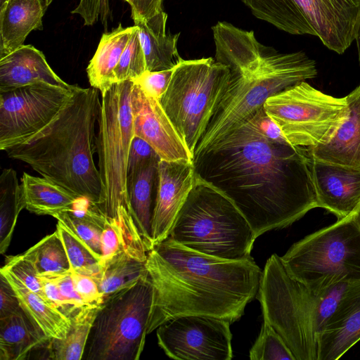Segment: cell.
<instances>
[{"label": "cell", "mask_w": 360, "mask_h": 360, "mask_svg": "<svg viewBox=\"0 0 360 360\" xmlns=\"http://www.w3.org/2000/svg\"><path fill=\"white\" fill-rule=\"evenodd\" d=\"M195 173L235 204L256 238L318 207L307 148L271 141L248 121L193 155Z\"/></svg>", "instance_id": "6da1fadb"}, {"label": "cell", "mask_w": 360, "mask_h": 360, "mask_svg": "<svg viewBox=\"0 0 360 360\" xmlns=\"http://www.w3.org/2000/svg\"><path fill=\"white\" fill-rule=\"evenodd\" d=\"M153 286L147 333L169 319L203 315L231 323L257 295L262 271L252 257L227 260L188 249L169 237L147 252Z\"/></svg>", "instance_id": "7a4b0ae2"}, {"label": "cell", "mask_w": 360, "mask_h": 360, "mask_svg": "<svg viewBox=\"0 0 360 360\" xmlns=\"http://www.w3.org/2000/svg\"><path fill=\"white\" fill-rule=\"evenodd\" d=\"M99 90L76 85L58 114L43 129L5 150L9 158L28 164L42 177L61 186L99 208L103 185L94 160Z\"/></svg>", "instance_id": "3957f363"}, {"label": "cell", "mask_w": 360, "mask_h": 360, "mask_svg": "<svg viewBox=\"0 0 360 360\" xmlns=\"http://www.w3.org/2000/svg\"><path fill=\"white\" fill-rule=\"evenodd\" d=\"M194 154L206 149L250 118L274 94L317 75L316 64L304 51L280 53L266 46L248 68L231 73Z\"/></svg>", "instance_id": "277c9868"}, {"label": "cell", "mask_w": 360, "mask_h": 360, "mask_svg": "<svg viewBox=\"0 0 360 360\" xmlns=\"http://www.w3.org/2000/svg\"><path fill=\"white\" fill-rule=\"evenodd\" d=\"M168 237L191 250L227 260L250 257L256 240L231 200L196 174Z\"/></svg>", "instance_id": "5b68a950"}, {"label": "cell", "mask_w": 360, "mask_h": 360, "mask_svg": "<svg viewBox=\"0 0 360 360\" xmlns=\"http://www.w3.org/2000/svg\"><path fill=\"white\" fill-rule=\"evenodd\" d=\"M133 84L132 80L115 83L101 95L96 139L98 169L103 185V201L99 209L108 220L118 223L129 242L141 238L127 192L128 158L134 136Z\"/></svg>", "instance_id": "8992f818"}, {"label": "cell", "mask_w": 360, "mask_h": 360, "mask_svg": "<svg viewBox=\"0 0 360 360\" xmlns=\"http://www.w3.org/2000/svg\"><path fill=\"white\" fill-rule=\"evenodd\" d=\"M215 58L181 59L159 102L193 158L195 150L231 80Z\"/></svg>", "instance_id": "52a82bcc"}, {"label": "cell", "mask_w": 360, "mask_h": 360, "mask_svg": "<svg viewBox=\"0 0 360 360\" xmlns=\"http://www.w3.org/2000/svg\"><path fill=\"white\" fill-rule=\"evenodd\" d=\"M288 272L315 295L340 281L360 280V228L353 215L295 243L281 257Z\"/></svg>", "instance_id": "ba28073f"}, {"label": "cell", "mask_w": 360, "mask_h": 360, "mask_svg": "<svg viewBox=\"0 0 360 360\" xmlns=\"http://www.w3.org/2000/svg\"><path fill=\"white\" fill-rule=\"evenodd\" d=\"M256 298L264 320L281 337L295 360H317L316 295L288 272L276 254L266 262Z\"/></svg>", "instance_id": "9c48e42d"}, {"label": "cell", "mask_w": 360, "mask_h": 360, "mask_svg": "<svg viewBox=\"0 0 360 360\" xmlns=\"http://www.w3.org/2000/svg\"><path fill=\"white\" fill-rule=\"evenodd\" d=\"M257 19L293 35L317 37L342 54L354 40L360 0H240Z\"/></svg>", "instance_id": "30bf717a"}, {"label": "cell", "mask_w": 360, "mask_h": 360, "mask_svg": "<svg viewBox=\"0 0 360 360\" xmlns=\"http://www.w3.org/2000/svg\"><path fill=\"white\" fill-rule=\"evenodd\" d=\"M149 275L106 299L93 324L90 360H138L143 350L153 301Z\"/></svg>", "instance_id": "8fae6325"}, {"label": "cell", "mask_w": 360, "mask_h": 360, "mask_svg": "<svg viewBox=\"0 0 360 360\" xmlns=\"http://www.w3.org/2000/svg\"><path fill=\"white\" fill-rule=\"evenodd\" d=\"M264 108L290 144L304 148L328 143L348 113L346 97L326 94L305 81L271 96Z\"/></svg>", "instance_id": "7c38bea8"}, {"label": "cell", "mask_w": 360, "mask_h": 360, "mask_svg": "<svg viewBox=\"0 0 360 360\" xmlns=\"http://www.w3.org/2000/svg\"><path fill=\"white\" fill-rule=\"evenodd\" d=\"M75 86L38 83L0 91V150L22 143L43 129L58 114Z\"/></svg>", "instance_id": "4fadbf2b"}, {"label": "cell", "mask_w": 360, "mask_h": 360, "mask_svg": "<svg viewBox=\"0 0 360 360\" xmlns=\"http://www.w3.org/2000/svg\"><path fill=\"white\" fill-rule=\"evenodd\" d=\"M231 323L203 315L169 319L156 330L158 343L165 354L177 360H231Z\"/></svg>", "instance_id": "5bb4252c"}, {"label": "cell", "mask_w": 360, "mask_h": 360, "mask_svg": "<svg viewBox=\"0 0 360 360\" xmlns=\"http://www.w3.org/2000/svg\"><path fill=\"white\" fill-rule=\"evenodd\" d=\"M131 106L134 135L146 141L160 160L193 161L192 155L159 100L147 94L134 82Z\"/></svg>", "instance_id": "9a60e30c"}, {"label": "cell", "mask_w": 360, "mask_h": 360, "mask_svg": "<svg viewBox=\"0 0 360 360\" xmlns=\"http://www.w3.org/2000/svg\"><path fill=\"white\" fill-rule=\"evenodd\" d=\"M193 161L160 160L152 219V244L166 239L194 184Z\"/></svg>", "instance_id": "2e32d148"}, {"label": "cell", "mask_w": 360, "mask_h": 360, "mask_svg": "<svg viewBox=\"0 0 360 360\" xmlns=\"http://www.w3.org/2000/svg\"><path fill=\"white\" fill-rule=\"evenodd\" d=\"M311 174L318 207L338 219L355 214L360 205V169L311 159Z\"/></svg>", "instance_id": "e0dca14e"}, {"label": "cell", "mask_w": 360, "mask_h": 360, "mask_svg": "<svg viewBox=\"0 0 360 360\" xmlns=\"http://www.w3.org/2000/svg\"><path fill=\"white\" fill-rule=\"evenodd\" d=\"M360 340V280L354 281L317 336V360H337Z\"/></svg>", "instance_id": "ac0fdd59"}, {"label": "cell", "mask_w": 360, "mask_h": 360, "mask_svg": "<svg viewBox=\"0 0 360 360\" xmlns=\"http://www.w3.org/2000/svg\"><path fill=\"white\" fill-rule=\"evenodd\" d=\"M46 83L71 89L46 61L44 53L32 45H22L0 58V91L27 85Z\"/></svg>", "instance_id": "d6986e66"}, {"label": "cell", "mask_w": 360, "mask_h": 360, "mask_svg": "<svg viewBox=\"0 0 360 360\" xmlns=\"http://www.w3.org/2000/svg\"><path fill=\"white\" fill-rule=\"evenodd\" d=\"M345 97L347 116L332 139L307 148L313 160L360 169V85Z\"/></svg>", "instance_id": "ffe728a7"}, {"label": "cell", "mask_w": 360, "mask_h": 360, "mask_svg": "<svg viewBox=\"0 0 360 360\" xmlns=\"http://www.w3.org/2000/svg\"><path fill=\"white\" fill-rule=\"evenodd\" d=\"M45 0H8L0 8V58L22 45L33 30H42Z\"/></svg>", "instance_id": "44dd1931"}, {"label": "cell", "mask_w": 360, "mask_h": 360, "mask_svg": "<svg viewBox=\"0 0 360 360\" xmlns=\"http://www.w3.org/2000/svg\"><path fill=\"white\" fill-rule=\"evenodd\" d=\"M167 21L163 10L148 19L134 20L148 71L172 69L182 59L177 49L180 34L168 32Z\"/></svg>", "instance_id": "7402d4cb"}, {"label": "cell", "mask_w": 360, "mask_h": 360, "mask_svg": "<svg viewBox=\"0 0 360 360\" xmlns=\"http://www.w3.org/2000/svg\"><path fill=\"white\" fill-rule=\"evenodd\" d=\"M50 339L21 308L0 318V360H23Z\"/></svg>", "instance_id": "603a6c76"}, {"label": "cell", "mask_w": 360, "mask_h": 360, "mask_svg": "<svg viewBox=\"0 0 360 360\" xmlns=\"http://www.w3.org/2000/svg\"><path fill=\"white\" fill-rule=\"evenodd\" d=\"M136 28V25L124 27L120 24L111 32L103 34L86 68L91 86L98 89L101 95L115 84V68Z\"/></svg>", "instance_id": "cb8c5ba5"}, {"label": "cell", "mask_w": 360, "mask_h": 360, "mask_svg": "<svg viewBox=\"0 0 360 360\" xmlns=\"http://www.w3.org/2000/svg\"><path fill=\"white\" fill-rule=\"evenodd\" d=\"M160 160V158H155L146 162L135 176L127 181L128 197L132 214L147 252L153 249V195L157 183Z\"/></svg>", "instance_id": "d4e9b609"}, {"label": "cell", "mask_w": 360, "mask_h": 360, "mask_svg": "<svg viewBox=\"0 0 360 360\" xmlns=\"http://www.w3.org/2000/svg\"><path fill=\"white\" fill-rule=\"evenodd\" d=\"M20 187L25 209L39 215L53 217L74 207L79 197L61 186L44 177H37L24 172Z\"/></svg>", "instance_id": "484cf974"}, {"label": "cell", "mask_w": 360, "mask_h": 360, "mask_svg": "<svg viewBox=\"0 0 360 360\" xmlns=\"http://www.w3.org/2000/svg\"><path fill=\"white\" fill-rule=\"evenodd\" d=\"M14 289L20 305L35 324L50 339H64L70 327L71 319L27 288L11 273L1 269Z\"/></svg>", "instance_id": "4316f807"}, {"label": "cell", "mask_w": 360, "mask_h": 360, "mask_svg": "<svg viewBox=\"0 0 360 360\" xmlns=\"http://www.w3.org/2000/svg\"><path fill=\"white\" fill-rule=\"evenodd\" d=\"M146 260L147 256L124 250L104 262L99 276L95 278L103 302L147 276Z\"/></svg>", "instance_id": "83f0119b"}, {"label": "cell", "mask_w": 360, "mask_h": 360, "mask_svg": "<svg viewBox=\"0 0 360 360\" xmlns=\"http://www.w3.org/2000/svg\"><path fill=\"white\" fill-rule=\"evenodd\" d=\"M54 217L83 240L102 262L101 236L108 220L97 205L80 198L72 209Z\"/></svg>", "instance_id": "f1b7e54d"}, {"label": "cell", "mask_w": 360, "mask_h": 360, "mask_svg": "<svg viewBox=\"0 0 360 360\" xmlns=\"http://www.w3.org/2000/svg\"><path fill=\"white\" fill-rule=\"evenodd\" d=\"M102 305V304H101ZM101 305H84L71 317V327L64 339H51L46 345L48 359L80 360Z\"/></svg>", "instance_id": "f546056e"}, {"label": "cell", "mask_w": 360, "mask_h": 360, "mask_svg": "<svg viewBox=\"0 0 360 360\" xmlns=\"http://www.w3.org/2000/svg\"><path fill=\"white\" fill-rule=\"evenodd\" d=\"M25 203L17 173L12 168L3 169L0 176V253L8 249L18 215Z\"/></svg>", "instance_id": "4dcf8cb0"}, {"label": "cell", "mask_w": 360, "mask_h": 360, "mask_svg": "<svg viewBox=\"0 0 360 360\" xmlns=\"http://www.w3.org/2000/svg\"><path fill=\"white\" fill-rule=\"evenodd\" d=\"M24 255L34 264L39 276L72 271L66 250L57 230L43 238Z\"/></svg>", "instance_id": "1f68e13d"}, {"label": "cell", "mask_w": 360, "mask_h": 360, "mask_svg": "<svg viewBox=\"0 0 360 360\" xmlns=\"http://www.w3.org/2000/svg\"><path fill=\"white\" fill-rule=\"evenodd\" d=\"M70 264L71 271L96 278L102 269L101 260L73 231L60 221L56 225Z\"/></svg>", "instance_id": "d6a6232c"}, {"label": "cell", "mask_w": 360, "mask_h": 360, "mask_svg": "<svg viewBox=\"0 0 360 360\" xmlns=\"http://www.w3.org/2000/svg\"><path fill=\"white\" fill-rule=\"evenodd\" d=\"M249 354L251 360H295L281 337L265 320Z\"/></svg>", "instance_id": "836d02e7"}, {"label": "cell", "mask_w": 360, "mask_h": 360, "mask_svg": "<svg viewBox=\"0 0 360 360\" xmlns=\"http://www.w3.org/2000/svg\"><path fill=\"white\" fill-rule=\"evenodd\" d=\"M146 70H147L145 56L136 27L115 68V83L133 80Z\"/></svg>", "instance_id": "e575fe53"}, {"label": "cell", "mask_w": 360, "mask_h": 360, "mask_svg": "<svg viewBox=\"0 0 360 360\" xmlns=\"http://www.w3.org/2000/svg\"><path fill=\"white\" fill-rule=\"evenodd\" d=\"M354 281L335 283L316 294L315 327L317 333L322 330Z\"/></svg>", "instance_id": "d590c367"}, {"label": "cell", "mask_w": 360, "mask_h": 360, "mask_svg": "<svg viewBox=\"0 0 360 360\" xmlns=\"http://www.w3.org/2000/svg\"><path fill=\"white\" fill-rule=\"evenodd\" d=\"M1 269L11 273L27 288L51 305L46 296L42 281L34 264L24 253L8 257L5 264Z\"/></svg>", "instance_id": "8d00e7d4"}, {"label": "cell", "mask_w": 360, "mask_h": 360, "mask_svg": "<svg viewBox=\"0 0 360 360\" xmlns=\"http://www.w3.org/2000/svg\"><path fill=\"white\" fill-rule=\"evenodd\" d=\"M124 250H131L140 255L147 256V254H141L133 250L118 223L115 221L108 220L101 236V265Z\"/></svg>", "instance_id": "74e56055"}, {"label": "cell", "mask_w": 360, "mask_h": 360, "mask_svg": "<svg viewBox=\"0 0 360 360\" xmlns=\"http://www.w3.org/2000/svg\"><path fill=\"white\" fill-rule=\"evenodd\" d=\"M71 13L79 15L86 26H91L100 20L105 29L111 17L109 0H79Z\"/></svg>", "instance_id": "f35d334b"}, {"label": "cell", "mask_w": 360, "mask_h": 360, "mask_svg": "<svg viewBox=\"0 0 360 360\" xmlns=\"http://www.w3.org/2000/svg\"><path fill=\"white\" fill-rule=\"evenodd\" d=\"M172 69L148 71L133 79L147 94L160 99L166 91L173 72Z\"/></svg>", "instance_id": "ab89813d"}, {"label": "cell", "mask_w": 360, "mask_h": 360, "mask_svg": "<svg viewBox=\"0 0 360 360\" xmlns=\"http://www.w3.org/2000/svg\"><path fill=\"white\" fill-rule=\"evenodd\" d=\"M155 158L160 157L154 148L146 141L134 135L129 153L127 181L135 176L146 162Z\"/></svg>", "instance_id": "60d3db41"}, {"label": "cell", "mask_w": 360, "mask_h": 360, "mask_svg": "<svg viewBox=\"0 0 360 360\" xmlns=\"http://www.w3.org/2000/svg\"><path fill=\"white\" fill-rule=\"evenodd\" d=\"M72 278L76 291L85 305H101L103 303V296L94 278L72 271Z\"/></svg>", "instance_id": "b9f144b4"}, {"label": "cell", "mask_w": 360, "mask_h": 360, "mask_svg": "<svg viewBox=\"0 0 360 360\" xmlns=\"http://www.w3.org/2000/svg\"><path fill=\"white\" fill-rule=\"evenodd\" d=\"M248 120L260 134L267 139L280 143H290L283 134L279 127L268 115L264 106L259 108Z\"/></svg>", "instance_id": "7bdbcfd3"}, {"label": "cell", "mask_w": 360, "mask_h": 360, "mask_svg": "<svg viewBox=\"0 0 360 360\" xmlns=\"http://www.w3.org/2000/svg\"><path fill=\"white\" fill-rule=\"evenodd\" d=\"M46 296L50 304L70 318L78 309L71 305L61 295L55 281L46 276H39ZM80 309V308H79Z\"/></svg>", "instance_id": "ee69618b"}, {"label": "cell", "mask_w": 360, "mask_h": 360, "mask_svg": "<svg viewBox=\"0 0 360 360\" xmlns=\"http://www.w3.org/2000/svg\"><path fill=\"white\" fill-rule=\"evenodd\" d=\"M21 308L19 299L6 276L0 273V318H4Z\"/></svg>", "instance_id": "f6af8a7d"}, {"label": "cell", "mask_w": 360, "mask_h": 360, "mask_svg": "<svg viewBox=\"0 0 360 360\" xmlns=\"http://www.w3.org/2000/svg\"><path fill=\"white\" fill-rule=\"evenodd\" d=\"M42 276L52 278L58 285L61 295L75 308L79 309L85 305L75 288L72 278V271L61 274Z\"/></svg>", "instance_id": "bcb514c9"}, {"label": "cell", "mask_w": 360, "mask_h": 360, "mask_svg": "<svg viewBox=\"0 0 360 360\" xmlns=\"http://www.w3.org/2000/svg\"><path fill=\"white\" fill-rule=\"evenodd\" d=\"M163 0H131V17L133 20L148 19L162 11Z\"/></svg>", "instance_id": "7dc6e473"}, {"label": "cell", "mask_w": 360, "mask_h": 360, "mask_svg": "<svg viewBox=\"0 0 360 360\" xmlns=\"http://www.w3.org/2000/svg\"><path fill=\"white\" fill-rule=\"evenodd\" d=\"M354 39L356 41V46H357V50H358L359 63V66H360V18H359V23H358V26H357V28H356Z\"/></svg>", "instance_id": "c3c4849f"}, {"label": "cell", "mask_w": 360, "mask_h": 360, "mask_svg": "<svg viewBox=\"0 0 360 360\" xmlns=\"http://www.w3.org/2000/svg\"><path fill=\"white\" fill-rule=\"evenodd\" d=\"M354 219L357 224L358 226L360 228V205L355 212V214L353 215Z\"/></svg>", "instance_id": "681fc988"}, {"label": "cell", "mask_w": 360, "mask_h": 360, "mask_svg": "<svg viewBox=\"0 0 360 360\" xmlns=\"http://www.w3.org/2000/svg\"><path fill=\"white\" fill-rule=\"evenodd\" d=\"M7 1L8 0H0V8L2 7Z\"/></svg>", "instance_id": "f907efd6"}, {"label": "cell", "mask_w": 360, "mask_h": 360, "mask_svg": "<svg viewBox=\"0 0 360 360\" xmlns=\"http://www.w3.org/2000/svg\"><path fill=\"white\" fill-rule=\"evenodd\" d=\"M45 1H46V6H49L53 2V0H45Z\"/></svg>", "instance_id": "816d5d0a"}, {"label": "cell", "mask_w": 360, "mask_h": 360, "mask_svg": "<svg viewBox=\"0 0 360 360\" xmlns=\"http://www.w3.org/2000/svg\"><path fill=\"white\" fill-rule=\"evenodd\" d=\"M122 1H125V2H127V3H128V4H129V6H130V4H131V0H122Z\"/></svg>", "instance_id": "f5cc1de1"}]
</instances>
